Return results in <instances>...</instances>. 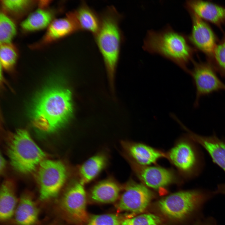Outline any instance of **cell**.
Returning <instances> with one entry per match:
<instances>
[{
	"instance_id": "6da1fadb",
	"label": "cell",
	"mask_w": 225,
	"mask_h": 225,
	"mask_svg": "<svg viewBox=\"0 0 225 225\" xmlns=\"http://www.w3.org/2000/svg\"><path fill=\"white\" fill-rule=\"evenodd\" d=\"M72 112L71 92L58 86L50 87L42 92L34 102L32 122L39 129L52 132L64 124Z\"/></svg>"
},
{
	"instance_id": "7a4b0ae2",
	"label": "cell",
	"mask_w": 225,
	"mask_h": 225,
	"mask_svg": "<svg viewBox=\"0 0 225 225\" xmlns=\"http://www.w3.org/2000/svg\"><path fill=\"white\" fill-rule=\"evenodd\" d=\"M192 46L188 37L168 26L160 31H148L142 47L148 52L170 60L189 74L188 66L194 60L197 51Z\"/></svg>"
},
{
	"instance_id": "3957f363",
	"label": "cell",
	"mask_w": 225,
	"mask_h": 225,
	"mask_svg": "<svg viewBox=\"0 0 225 225\" xmlns=\"http://www.w3.org/2000/svg\"><path fill=\"white\" fill-rule=\"evenodd\" d=\"M217 194L215 191L198 188L170 194L158 202L160 211L174 219L192 218L195 222L204 217V207Z\"/></svg>"
},
{
	"instance_id": "277c9868",
	"label": "cell",
	"mask_w": 225,
	"mask_h": 225,
	"mask_svg": "<svg viewBox=\"0 0 225 225\" xmlns=\"http://www.w3.org/2000/svg\"><path fill=\"white\" fill-rule=\"evenodd\" d=\"M100 16V27L94 37L108 71L112 73L119 59L122 40L119 27L121 17L112 6L108 7Z\"/></svg>"
},
{
	"instance_id": "5b68a950",
	"label": "cell",
	"mask_w": 225,
	"mask_h": 225,
	"mask_svg": "<svg viewBox=\"0 0 225 225\" xmlns=\"http://www.w3.org/2000/svg\"><path fill=\"white\" fill-rule=\"evenodd\" d=\"M13 167L19 172L28 173L35 170L45 154L25 130L19 129L12 135L8 148Z\"/></svg>"
},
{
	"instance_id": "8992f818",
	"label": "cell",
	"mask_w": 225,
	"mask_h": 225,
	"mask_svg": "<svg viewBox=\"0 0 225 225\" xmlns=\"http://www.w3.org/2000/svg\"><path fill=\"white\" fill-rule=\"evenodd\" d=\"M67 171L59 161L44 159L38 167L36 178L39 188L37 200L41 206L53 202L65 182Z\"/></svg>"
},
{
	"instance_id": "52a82bcc",
	"label": "cell",
	"mask_w": 225,
	"mask_h": 225,
	"mask_svg": "<svg viewBox=\"0 0 225 225\" xmlns=\"http://www.w3.org/2000/svg\"><path fill=\"white\" fill-rule=\"evenodd\" d=\"M83 185L80 181L73 183L53 202V211L57 217L79 224L88 221Z\"/></svg>"
},
{
	"instance_id": "ba28073f",
	"label": "cell",
	"mask_w": 225,
	"mask_h": 225,
	"mask_svg": "<svg viewBox=\"0 0 225 225\" xmlns=\"http://www.w3.org/2000/svg\"><path fill=\"white\" fill-rule=\"evenodd\" d=\"M189 138V139H185L178 142L166 155L183 176L191 178L200 174L204 160L198 144Z\"/></svg>"
},
{
	"instance_id": "9c48e42d",
	"label": "cell",
	"mask_w": 225,
	"mask_h": 225,
	"mask_svg": "<svg viewBox=\"0 0 225 225\" xmlns=\"http://www.w3.org/2000/svg\"><path fill=\"white\" fill-rule=\"evenodd\" d=\"M192 68L189 74L192 77L196 90L195 107L198 105L203 96L220 91H225V84L218 77L216 72L208 61L192 62Z\"/></svg>"
},
{
	"instance_id": "30bf717a",
	"label": "cell",
	"mask_w": 225,
	"mask_h": 225,
	"mask_svg": "<svg viewBox=\"0 0 225 225\" xmlns=\"http://www.w3.org/2000/svg\"><path fill=\"white\" fill-rule=\"evenodd\" d=\"M188 11L192 21L191 31L188 37L189 41L197 50L204 53L208 60L212 56L219 41L207 22L193 12Z\"/></svg>"
},
{
	"instance_id": "8fae6325",
	"label": "cell",
	"mask_w": 225,
	"mask_h": 225,
	"mask_svg": "<svg viewBox=\"0 0 225 225\" xmlns=\"http://www.w3.org/2000/svg\"><path fill=\"white\" fill-rule=\"evenodd\" d=\"M41 206L32 193L25 191L19 197L13 216L6 225H40Z\"/></svg>"
},
{
	"instance_id": "7c38bea8",
	"label": "cell",
	"mask_w": 225,
	"mask_h": 225,
	"mask_svg": "<svg viewBox=\"0 0 225 225\" xmlns=\"http://www.w3.org/2000/svg\"><path fill=\"white\" fill-rule=\"evenodd\" d=\"M151 192L143 185L132 182L126 187L118 205L121 210L135 213L143 212L149 204Z\"/></svg>"
},
{
	"instance_id": "4fadbf2b",
	"label": "cell",
	"mask_w": 225,
	"mask_h": 225,
	"mask_svg": "<svg viewBox=\"0 0 225 225\" xmlns=\"http://www.w3.org/2000/svg\"><path fill=\"white\" fill-rule=\"evenodd\" d=\"M132 167L137 177L147 186L154 189L164 187L173 182L176 177L171 170L158 166H142L134 162Z\"/></svg>"
},
{
	"instance_id": "5bb4252c",
	"label": "cell",
	"mask_w": 225,
	"mask_h": 225,
	"mask_svg": "<svg viewBox=\"0 0 225 225\" xmlns=\"http://www.w3.org/2000/svg\"><path fill=\"white\" fill-rule=\"evenodd\" d=\"M188 11H191L201 18L222 30L225 25V7L210 1L191 0L185 3Z\"/></svg>"
},
{
	"instance_id": "9a60e30c",
	"label": "cell",
	"mask_w": 225,
	"mask_h": 225,
	"mask_svg": "<svg viewBox=\"0 0 225 225\" xmlns=\"http://www.w3.org/2000/svg\"><path fill=\"white\" fill-rule=\"evenodd\" d=\"M79 31L72 11L68 12L65 17L52 21L37 45L40 46L48 44Z\"/></svg>"
},
{
	"instance_id": "2e32d148",
	"label": "cell",
	"mask_w": 225,
	"mask_h": 225,
	"mask_svg": "<svg viewBox=\"0 0 225 225\" xmlns=\"http://www.w3.org/2000/svg\"><path fill=\"white\" fill-rule=\"evenodd\" d=\"M187 130L188 136L202 147L208 153L213 161L225 172V142L215 134L204 136Z\"/></svg>"
},
{
	"instance_id": "e0dca14e",
	"label": "cell",
	"mask_w": 225,
	"mask_h": 225,
	"mask_svg": "<svg viewBox=\"0 0 225 225\" xmlns=\"http://www.w3.org/2000/svg\"><path fill=\"white\" fill-rule=\"evenodd\" d=\"M124 148L135 163L148 166L156 163L161 158H167L166 154L146 145L125 142Z\"/></svg>"
},
{
	"instance_id": "ac0fdd59",
	"label": "cell",
	"mask_w": 225,
	"mask_h": 225,
	"mask_svg": "<svg viewBox=\"0 0 225 225\" xmlns=\"http://www.w3.org/2000/svg\"><path fill=\"white\" fill-rule=\"evenodd\" d=\"M15 185L10 180H7L2 184L0 192V221L2 225L11 220L18 203Z\"/></svg>"
},
{
	"instance_id": "d6986e66",
	"label": "cell",
	"mask_w": 225,
	"mask_h": 225,
	"mask_svg": "<svg viewBox=\"0 0 225 225\" xmlns=\"http://www.w3.org/2000/svg\"><path fill=\"white\" fill-rule=\"evenodd\" d=\"M73 11L80 30L89 32L95 36L100 27V16L84 1Z\"/></svg>"
},
{
	"instance_id": "ffe728a7",
	"label": "cell",
	"mask_w": 225,
	"mask_h": 225,
	"mask_svg": "<svg viewBox=\"0 0 225 225\" xmlns=\"http://www.w3.org/2000/svg\"><path fill=\"white\" fill-rule=\"evenodd\" d=\"M120 188L118 184L112 180H103L93 187L91 192V198L93 201L98 202H113L118 197Z\"/></svg>"
},
{
	"instance_id": "44dd1931",
	"label": "cell",
	"mask_w": 225,
	"mask_h": 225,
	"mask_svg": "<svg viewBox=\"0 0 225 225\" xmlns=\"http://www.w3.org/2000/svg\"><path fill=\"white\" fill-rule=\"evenodd\" d=\"M106 162V157L102 154L88 159L79 168L80 182L84 185L93 180L104 168Z\"/></svg>"
},
{
	"instance_id": "7402d4cb",
	"label": "cell",
	"mask_w": 225,
	"mask_h": 225,
	"mask_svg": "<svg viewBox=\"0 0 225 225\" xmlns=\"http://www.w3.org/2000/svg\"><path fill=\"white\" fill-rule=\"evenodd\" d=\"M50 10L40 8L31 13L21 24L24 31L31 32L40 30L48 27L53 17Z\"/></svg>"
},
{
	"instance_id": "603a6c76",
	"label": "cell",
	"mask_w": 225,
	"mask_h": 225,
	"mask_svg": "<svg viewBox=\"0 0 225 225\" xmlns=\"http://www.w3.org/2000/svg\"><path fill=\"white\" fill-rule=\"evenodd\" d=\"M207 61L216 72L225 79V32L218 42L212 56Z\"/></svg>"
},
{
	"instance_id": "cb8c5ba5",
	"label": "cell",
	"mask_w": 225,
	"mask_h": 225,
	"mask_svg": "<svg viewBox=\"0 0 225 225\" xmlns=\"http://www.w3.org/2000/svg\"><path fill=\"white\" fill-rule=\"evenodd\" d=\"M17 32L13 21L3 12L0 14V42L1 43H10Z\"/></svg>"
},
{
	"instance_id": "d4e9b609",
	"label": "cell",
	"mask_w": 225,
	"mask_h": 225,
	"mask_svg": "<svg viewBox=\"0 0 225 225\" xmlns=\"http://www.w3.org/2000/svg\"><path fill=\"white\" fill-rule=\"evenodd\" d=\"M17 58V50L11 43L0 44V62L4 68L11 69L15 64Z\"/></svg>"
},
{
	"instance_id": "484cf974",
	"label": "cell",
	"mask_w": 225,
	"mask_h": 225,
	"mask_svg": "<svg viewBox=\"0 0 225 225\" xmlns=\"http://www.w3.org/2000/svg\"><path fill=\"white\" fill-rule=\"evenodd\" d=\"M160 219L152 214H141L124 220L121 225H158Z\"/></svg>"
},
{
	"instance_id": "4316f807",
	"label": "cell",
	"mask_w": 225,
	"mask_h": 225,
	"mask_svg": "<svg viewBox=\"0 0 225 225\" xmlns=\"http://www.w3.org/2000/svg\"><path fill=\"white\" fill-rule=\"evenodd\" d=\"M119 217L113 214H107L92 216L87 225H121Z\"/></svg>"
},
{
	"instance_id": "83f0119b",
	"label": "cell",
	"mask_w": 225,
	"mask_h": 225,
	"mask_svg": "<svg viewBox=\"0 0 225 225\" xmlns=\"http://www.w3.org/2000/svg\"><path fill=\"white\" fill-rule=\"evenodd\" d=\"M31 1L24 0H3V7L7 11L17 13L23 11L31 3Z\"/></svg>"
},
{
	"instance_id": "f1b7e54d",
	"label": "cell",
	"mask_w": 225,
	"mask_h": 225,
	"mask_svg": "<svg viewBox=\"0 0 225 225\" xmlns=\"http://www.w3.org/2000/svg\"><path fill=\"white\" fill-rule=\"evenodd\" d=\"M194 225H218L216 220L212 217H203L197 221Z\"/></svg>"
},
{
	"instance_id": "f546056e",
	"label": "cell",
	"mask_w": 225,
	"mask_h": 225,
	"mask_svg": "<svg viewBox=\"0 0 225 225\" xmlns=\"http://www.w3.org/2000/svg\"><path fill=\"white\" fill-rule=\"evenodd\" d=\"M215 191L217 194H221L225 195V183L218 185Z\"/></svg>"
},
{
	"instance_id": "4dcf8cb0",
	"label": "cell",
	"mask_w": 225,
	"mask_h": 225,
	"mask_svg": "<svg viewBox=\"0 0 225 225\" xmlns=\"http://www.w3.org/2000/svg\"><path fill=\"white\" fill-rule=\"evenodd\" d=\"M6 164V160L3 156L1 154L0 162V171L1 173H2L3 171L5 168Z\"/></svg>"
},
{
	"instance_id": "1f68e13d",
	"label": "cell",
	"mask_w": 225,
	"mask_h": 225,
	"mask_svg": "<svg viewBox=\"0 0 225 225\" xmlns=\"http://www.w3.org/2000/svg\"><path fill=\"white\" fill-rule=\"evenodd\" d=\"M46 225H58V222L57 221H54Z\"/></svg>"
}]
</instances>
